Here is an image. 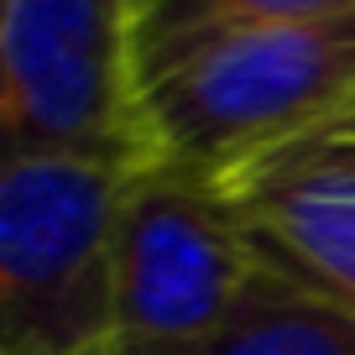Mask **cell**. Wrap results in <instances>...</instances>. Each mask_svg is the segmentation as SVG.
<instances>
[{
	"instance_id": "1",
	"label": "cell",
	"mask_w": 355,
	"mask_h": 355,
	"mask_svg": "<svg viewBox=\"0 0 355 355\" xmlns=\"http://www.w3.org/2000/svg\"><path fill=\"white\" fill-rule=\"evenodd\" d=\"M146 157L209 183L355 115V11L225 32L136 84Z\"/></svg>"
},
{
	"instance_id": "2",
	"label": "cell",
	"mask_w": 355,
	"mask_h": 355,
	"mask_svg": "<svg viewBox=\"0 0 355 355\" xmlns=\"http://www.w3.org/2000/svg\"><path fill=\"white\" fill-rule=\"evenodd\" d=\"M131 162L26 157L0 167V355H100L115 340L110 235Z\"/></svg>"
},
{
	"instance_id": "3",
	"label": "cell",
	"mask_w": 355,
	"mask_h": 355,
	"mask_svg": "<svg viewBox=\"0 0 355 355\" xmlns=\"http://www.w3.org/2000/svg\"><path fill=\"white\" fill-rule=\"evenodd\" d=\"M146 157L131 0H16L0 32V167Z\"/></svg>"
},
{
	"instance_id": "4",
	"label": "cell",
	"mask_w": 355,
	"mask_h": 355,
	"mask_svg": "<svg viewBox=\"0 0 355 355\" xmlns=\"http://www.w3.org/2000/svg\"><path fill=\"white\" fill-rule=\"evenodd\" d=\"M115 340H183L230 319L266 266L235 199L173 162H131L115 204Z\"/></svg>"
},
{
	"instance_id": "5",
	"label": "cell",
	"mask_w": 355,
	"mask_h": 355,
	"mask_svg": "<svg viewBox=\"0 0 355 355\" xmlns=\"http://www.w3.org/2000/svg\"><path fill=\"white\" fill-rule=\"evenodd\" d=\"M251 251L282 282L355 313V162L329 141H298L225 183Z\"/></svg>"
},
{
	"instance_id": "6",
	"label": "cell",
	"mask_w": 355,
	"mask_h": 355,
	"mask_svg": "<svg viewBox=\"0 0 355 355\" xmlns=\"http://www.w3.org/2000/svg\"><path fill=\"white\" fill-rule=\"evenodd\" d=\"M100 355H355V313L261 272L251 298L204 334L110 340Z\"/></svg>"
},
{
	"instance_id": "7",
	"label": "cell",
	"mask_w": 355,
	"mask_h": 355,
	"mask_svg": "<svg viewBox=\"0 0 355 355\" xmlns=\"http://www.w3.org/2000/svg\"><path fill=\"white\" fill-rule=\"evenodd\" d=\"M334 11H355V0H131L136 84L209 37L272 26V21H303V16H334Z\"/></svg>"
},
{
	"instance_id": "8",
	"label": "cell",
	"mask_w": 355,
	"mask_h": 355,
	"mask_svg": "<svg viewBox=\"0 0 355 355\" xmlns=\"http://www.w3.org/2000/svg\"><path fill=\"white\" fill-rule=\"evenodd\" d=\"M319 141L340 146V152H345V157H350V162H355V115H350V121H340V125H329V131H324Z\"/></svg>"
},
{
	"instance_id": "9",
	"label": "cell",
	"mask_w": 355,
	"mask_h": 355,
	"mask_svg": "<svg viewBox=\"0 0 355 355\" xmlns=\"http://www.w3.org/2000/svg\"><path fill=\"white\" fill-rule=\"evenodd\" d=\"M11 6L16 0H0V32H6V21H11Z\"/></svg>"
}]
</instances>
